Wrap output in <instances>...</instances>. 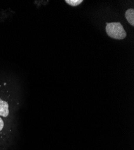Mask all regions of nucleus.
<instances>
[{"mask_svg": "<svg viewBox=\"0 0 134 150\" xmlns=\"http://www.w3.org/2000/svg\"><path fill=\"white\" fill-rule=\"evenodd\" d=\"M125 18L132 27L134 26V9L129 8L125 12Z\"/></svg>", "mask_w": 134, "mask_h": 150, "instance_id": "obj_3", "label": "nucleus"}, {"mask_svg": "<svg viewBox=\"0 0 134 150\" xmlns=\"http://www.w3.org/2000/svg\"><path fill=\"white\" fill-rule=\"evenodd\" d=\"M4 126V121H3V119L1 118V117H0V132H1V131L3 129Z\"/></svg>", "mask_w": 134, "mask_h": 150, "instance_id": "obj_5", "label": "nucleus"}, {"mask_svg": "<svg viewBox=\"0 0 134 150\" xmlns=\"http://www.w3.org/2000/svg\"><path fill=\"white\" fill-rule=\"evenodd\" d=\"M65 2L72 7H77L81 4L83 1L82 0H66Z\"/></svg>", "mask_w": 134, "mask_h": 150, "instance_id": "obj_4", "label": "nucleus"}, {"mask_svg": "<svg viewBox=\"0 0 134 150\" xmlns=\"http://www.w3.org/2000/svg\"><path fill=\"white\" fill-rule=\"evenodd\" d=\"M105 30L107 35L116 40H123L127 35L126 30L122 24L119 22H109L106 23Z\"/></svg>", "mask_w": 134, "mask_h": 150, "instance_id": "obj_1", "label": "nucleus"}, {"mask_svg": "<svg viewBox=\"0 0 134 150\" xmlns=\"http://www.w3.org/2000/svg\"><path fill=\"white\" fill-rule=\"evenodd\" d=\"M9 115V103L2 99H0V117H7Z\"/></svg>", "mask_w": 134, "mask_h": 150, "instance_id": "obj_2", "label": "nucleus"}]
</instances>
